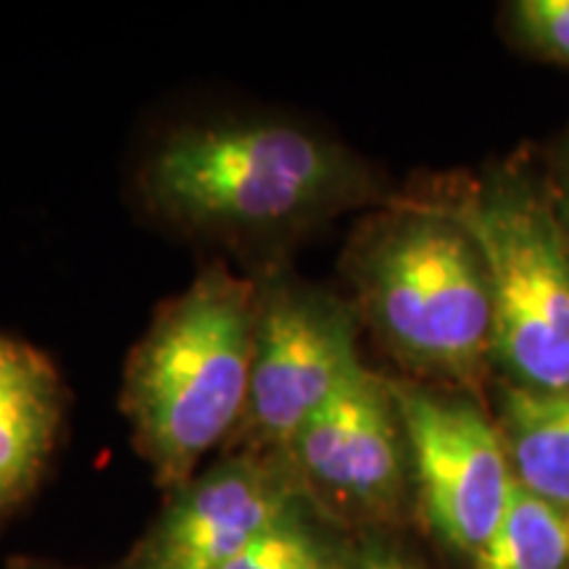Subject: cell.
<instances>
[{"label": "cell", "instance_id": "cell-1", "mask_svg": "<svg viewBox=\"0 0 569 569\" xmlns=\"http://www.w3.org/2000/svg\"><path fill=\"white\" fill-rule=\"evenodd\" d=\"M259 282L206 267L156 311L124 367L122 411L159 488L174 493L248 407Z\"/></svg>", "mask_w": 569, "mask_h": 569}, {"label": "cell", "instance_id": "cell-2", "mask_svg": "<svg viewBox=\"0 0 569 569\" xmlns=\"http://www.w3.org/2000/svg\"><path fill=\"white\" fill-rule=\"evenodd\" d=\"M365 163L301 127L232 122L184 127L140 172L148 209L209 234H288L372 196Z\"/></svg>", "mask_w": 569, "mask_h": 569}, {"label": "cell", "instance_id": "cell-3", "mask_svg": "<svg viewBox=\"0 0 569 569\" xmlns=\"http://www.w3.org/2000/svg\"><path fill=\"white\" fill-rule=\"evenodd\" d=\"M388 351L417 372L475 386L493 356L488 269L467 227L440 203L372 219L346 261Z\"/></svg>", "mask_w": 569, "mask_h": 569}, {"label": "cell", "instance_id": "cell-4", "mask_svg": "<svg viewBox=\"0 0 569 569\" xmlns=\"http://www.w3.org/2000/svg\"><path fill=\"white\" fill-rule=\"evenodd\" d=\"M440 206L486 261L493 359L511 386L569 388V232L553 198L525 177L498 174Z\"/></svg>", "mask_w": 569, "mask_h": 569}, {"label": "cell", "instance_id": "cell-5", "mask_svg": "<svg viewBox=\"0 0 569 569\" xmlns=\"http://www.w3.org/2000/svg\"><path fill=\"white\" fill-rule=\"evenodd\" d=\"M361 369L351 306L288 274L261 280L248 407L230 448L284 453Z\"/></svg>", "mask_w": 569, "mask_h": 569}, {"label": "cell", "instance_id": "cell-6", "mask_svg": "<svg viewBox=\"0 0 569 569\" xmlns=\"http://www.w3.org/2000/svg\"><path fill=\"white\" fill-rule=\"evenodd\" d=\"M390 390L432 530L475 557L496 532L515 486L507 443L467 398L393 380Z\"/></svg>", "mask_w": 569, "mask_h": 569}, {"label": "cell", "instance_id": "cell-7", "mask_svg": "<svg viewBox=\"0 0 569 569\" xmlns=\"http://www.w3.org/2000/svg\"><path fill=\"white\" fill-rule=\"evenodd\" d=\"M303 501L282 453L232 451L174 490L124 569H224Z\"/></svg>", "mask_w": 569, "mask_h": 569}, {"label": "cell", "instance_id": "cell-8", "mask_svg": "<svg viewBox=\"0 0 569 569\" xmlns=\"http://www.w3.org/2000/svg\"><path fill=\"white\" fill-rule=\"evenodd\" d=\"M407 453L390 380L365 367L303 425L282 457L303 493L340 507L388 511L401 498Z\"/></svg>", "mask_w": 569, "mask_h": 569}, {"label": "cell", "instance_id": "cell-9", "mask_svg": "<svg viewBox=\"0 0 569 569\" xmlns=\"http://www.w3.org/2000/svg\"><path fill=\"white\" fill-rule=\"evenodd\" d=\"M67 415V388L46 353L0 332V517L40 486Z\"/></svg>", "mask_w": 569, "mask_h": 569}, {"label": "cell", "instance_id": "cell-10", "mask_svg": "<svg viewBox=\"0 0 569 569\" xmlns=\"http://www.w3.org/2000/svg\"><path fill=\"white\" fill-rule=\"evenodd\" d=\"M503 427L515 480L569 509V388L503 393Z\"/></svg>", "mask_w": 569, "mask_h": 569}, {"label": "cell", "instance_id": "cell-11", "mask_svg": "<svg viewBox=\"0 0 569 569\" xmlns=\"http://www.w3.org/2000/svg\"><path fill=\"white\" fill-rule=\"evenodd\" d=\"M475 569H569V509L515 480L501 522L475 553Z\"/></svg>", "mask_w": 569, "mask_h": 569}, {"label": "cell", "instance_id": "cell-12", "mask_svg": "<svg viewBox=\"0 0 569 569\" xmlns=\"http://www.w3.org/2000/svg\"><path fill=\"white\" fill-rule=\"evenodd\" d=\"M351 559L353 551L332 538L303 501L224 569H348Z\"/></svg>", "mask_w": 569, "mask_h": 569}, {"label": "cell", "instance_id": "cell-13", "mask_svg": "<svg viewBox=\"0 0 569 569\" xmlns=\"http://www.w3.org/2000/svg\"><path fill=\"white\" fill-rule=\"evenodd\" d=\"M509 21L525 48L569 67V0H519Z\"/></svg>", "mask_w": 569, "mask_h": 569}, {"label": "cell", "instance_id": "cell-14", "mask_svg": "<svg viewBox=\"0 0 569 569\" xmlns=\"http://www.w3.org/2000/svg\"><path fill=\"white\" fill-rule=\"evenodd\" d=\"M348 569H419L415 561L403 557L386 546H367V549L353 551Z\"/></svg>", "mask_w": 569, "mask_h": 569}, {"label": "cell", "instance_id": "cell-15", "mask_svg": "<svg viewBox=\"0 0 569 569\" xmlns=\"http://www.w3.org/2000/svg\"><path fill=\"white\" fill-rule=\"evenodd\" d=\"M553 203H557V211L565 222L567 232H569V140L561 151L559 159V174H557V196H553Z\"/></svg>", "mask_w": 569, "mask_h": 569}, {"label": "cell", "instance_id": "cell-16", "mask_svg": "<svg viewBox=\"0 0 569 569\" xmlns=\"http://www.w3.org/2000/svg\"><path fill=\"white\" fill-rule=\"evenodd\" d=\"M11 569H59V567L40 565V561H17V565H11Z\"/></svg>", "mask_w": 569, "mask_h": 569}]
</instances>
